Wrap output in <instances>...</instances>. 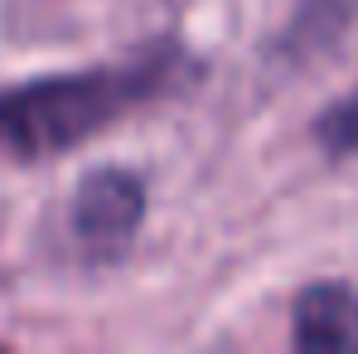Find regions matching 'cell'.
<instances>
[{
    "label": "cell",
    "mask_w": 358,
    "mask_h": 354,
    "mask_svg": "<svg viewBox=\"0 0 358 354\" xmlns=\"http://www.w3.org/2000/svg\"><path fill=\"white\" fill-rule=\"evenodd\" d=\"M315 141L329 161H344V156L358 151V88L315 117Z\"/></svg>",
    "instance_id": "277c9868"
},
{
    "label": "cell",
    "mask_w": 358,
    "mask_h": 354,
    "mask_svg": "<svg viewBox=\"0 0 358 354\" xmlns=\"http://www.w3.org/2000/svg\"><path fill=\"white\" fill-rule=\"evenodd\" d=\"M203 68L184 49L165 44L145 59L87 68V73H54L0 93V156L10 161H49L63 156L97 131H107L126 112L189 88Z\"/></svg>",
    "instance_id": "6da1fadb"
},
{
    "label": "cell",
    "mask_w": 358,
    "mask_h": 354,
    "mask_svg": "<svg viewBox=\"0 0 358 354\" xmlns=\"http://www.w3.org/2000/svg\"><path fill=\"white\" fill-rule=\"evenodd\" d=\"M73 238L92 267L121 262L145 224V184L131 170H92L73 194Z\"/></svg>",
    "instance_id": "7a4b0ae2"
},
{
    "label": "cell",
    "mask_w": 358,
    "mask_h": 354,
    "mask_svg": "<svg viewBox=\"0 0 358 354\" xmlns=\"http://www.w3.org/2000/svg\"><path fill=\"white\" fill-rule=\"evenodd\" d=\"M291 340L305 354H358V287L315 282L296 296Z\"/></svg>",
    "instance_id": "3957f363"
}]
</instances>
